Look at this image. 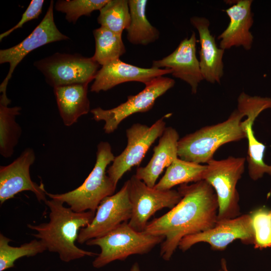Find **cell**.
Returning <instances> with one entry per match:
<instances>
[{
    "mask_svg": "<svg viewBox=\"0 0 271 271\" xmlns=\"http://www.w3.org/2000/svg\"><path fill=\"white\" fill-rule=\"evenodd\" d=\"M180 202L167 213L148 222L145 233L164 237L160 255L171 258L184 237L210 229L216 225L218 202L213 187L206 181L179 186Z\"/></svg>",
    "mask_w": 271,
    "mask_h": 271,
    "instance_id": "obj_1",
    "label": "cell"
},
{
    "mask_svg": "<svg viewBox=\"0 0 271 271\" xmlns=\"http://www.w3.org/2000/svg\"><path fill=\"white\" fill-rule=\"evenodd\" d=\"M44 202L50 210L49 222L38 225L28 224L27 227L36 231L33 235L42 241L48 251L57 253L65 262L98 254L81 249L75 244L80 230L91 222L95 212H75L55 199Z\"/></svg>",
    "mask_w": 271,
    "mask_h": 271,
    "instance_id": "obj_2",
    "label": "cell"
},
{
    "mask_svg": "<svg viewBox=\"0 0 271 271\" xmlns=\"http://www.w3.org/2000/svg\"><path fill=\"white\" fill-rule=\"evenodd\" d=\"M244 116L236 109L225 121L203 127L180 139L178 158L196 164H207L221 146L246 138L242 125Z\"/></svg>",
    "mask_w": 271,
    "mask_h": 271,
    "instance_id": "obj_3",
    "label": "cell"
},
{
    "mask_svg": "<svg viewBox=\"0 0 271 271\" xmlns=\"http://www.w3.org/2000/svg\"><path fill=\"white\" fill-rule=\"evenodd\" d=\"M115 157L110 145L101 142L97 146L96 160L92 171L77 188L62 194L46 192L50 199L68 204L75 212H96L103 199L114 194L116 186L107 174V167Z\"/></svg>",
    "mask_w": 271,
    "mask_h": 271,
    "instance_id": "obj_4",
    "label": "cell"
},
{
    "mask_svg": "<svg viewBox=\"0 0 271 271\" xmlns=\"http://www.w3.org/2000/svg\"><path fill=\"white\" fill-rule=\"evenodd\" d=\"M164 239L161 236L138 232L125 222L104 236L89 240L85 244L100 248V252L92 262L94 267L100 268L115 260H124L131 255L147 254Z\"/></svg>",
    "mask_w": 271,
    "mask_h": 271,
    "instance_id": "obj_5",
    "label": "cell"
},
{
    "mask_svg": "<svg viewBox=\"0 0 271 271\" xmlns=\"http://www.w3.org/2000/svg\"><path fill=\"white\" fill-rule=\"evenodd\" d=\"M246 159L229 156L207 163L203 180L214 189L218 199L217 221L231 219L241 215L236 185L243 174Z\"/></svg>",
    "mask_w": 271,
    "mask_h": 271,
    "instance_id": "obj_6",
    "label": "cell"
},
{
    "mask_svg": "<svg viewBox=\"0 0 271 271\" xmlns=\"http://www.w3.org/2000/svg\"><path fill=\"white\" fill-rule=\"evenodd\" d=\"M34 65L53 88L89 84L94 80L100 66L92 57L60 53L35 61Z\"/></svg>",
    "mask_w": 271,
    "mask_h": 271,
    "instance_id": "obj_7",
    "label": "cell"
},
{
    "mask_svg": "<svg viewBox=\"0 0 271 271\" xmlns=\"http://www.w3.org/2000/svg\"><path fill=\"white\" fill-rule=\"evenodd\" d=\"M175 84L173 79L160 76L145 84V88L134 95H129L127 100L116 107L104 109L98 107L90 110L93 118L104 121L103 129L105 133L115 131L122 121L129 116L138 112L150 110L156 100L172 88Z\"/></svg>",
    "mask_w": 271,
    "mask_h": 271,
    "instance_id": "obj_8",
    "label": "cell"
},
{
    "mask_svg": "<svg viewBox=\"0 0 271 271\" xmlns=\"http://www.w3.org/2000/svg\"><path fill=\"white\" fill-rule=\"evenodd\" d=\"M166 127L162 117L151 126L136 123L126 129V147L120 154L115 157L106 171L116 186L126 172L140 164L150 147L162 136Z\"/></svg>",
    "mask_w": 271,
    "mask_h": 271,
    "instance_id": "obj_9",
    "label": "cell"
},
{
    "mask_svg": "<svg viewBox=\"0 0 271 271\" xmlns=\"http://www.w3.org/2000/svg\"><path fill=\"white\" fill-rule=\"evenodd\" d=\"M129 196L132 214L129 225L138 232H144L148 220L158 211L165 208L171 209L181 200L175 190H160L148 186L135 175L130 179Z\"/></svg>",
    "mask_w": 271,
    "mask_h": 271,
    "instance_id": "obj_10",
    "label": "cell"
},
{
    "mask_svg": "<svg viewBox=\"0 0 271 271\" xmlns=\"http://www.w3.org/2000/svg\"><path fill=\"white\" fill-rule=\"evenodd\" d=\"M129 182L126 181L117 193L105 197L98 205L91 222L79 231L80 244L100 237L131 218L132 205L129 196Z\"/></svg>",
    "mask_w": 271,
    "mask_h": 271,
    "instance_id": "obj_11",
    "label": "cell"
},
{
    "mask_svg": "<svg viewBox=\"0 0 271 271\" xmlns=\"http://www.w3.org/2000/svg\"><path fill=\"white\" fill-rule=\"evenodd\" d=\"M54 2L51 1L43 20L32 32L21 42L11 48L0 50V63H9L10 69L0 85V98L6 99L7 87L17 66L31 51L49 43L69 38L61 33L54 20Z\"/></svg>",
    "mask_w": 271,
    "mask_h": 271,
    "instance_id": "obj_12",
    "label": "cell"
},
{
    "mask_svg": "<svg viewBox=\"0 0 271 271\" xmlns=\"http://www.w3.org/2000/svg\"><path fill=\"white\" fill-rule=\"evenodd\" d=\"M237 109L243 113L246 118L242 125L247 140L248 150L246 160L248 174L253 180H257L264 174L271 176V165L264 160L265 146L255 137L253 130L254 121L263 110L271 108V98L250 96L242 92L237 99Z\"/></svg>",
    "mask_w": 271,
    "mask_h": 271,
    "instance_id": "obj_13",
    "label": "cell"
},
{
    "mask_svg": "<svg viewBox=\"0 0 271 271\" xmlns=\"http://www.w3.org/2000/svg\"><path fill=\"white\" fill-rule=\"evenodd\" d=\"M240 240L245 244H253L254 234L249 214L217 221L213 228L184 237L178 248L185 251L199 242H206L215 250H223L231 242Z\"/></svg>",
    "mask_w": 271,
    "mask_h": 271,
    "instance_id": "obj_14",
    "label": "cell"
},
{
    "mask_svg": "<svg viewBox=\"0 0 271 271\" xmlns=\"http://www.w3.org/2000/svg\"><path fill=\"white\" fill-rule=\"evenodd\" d=\"M35 159L34 151L28 148L11 164L0 167L1 205L25 191L33 192L39 202L47 200L43 184L38 185L31 178L30 169Z\"/></svg>",
    "mask_w": 271,
    "mask_h": 271,
    "instance_id": "obj_15",
    "label": "cell"
},
{
    "mask_svg": "<svg viewBox=\"0 0 271 271\" xmlns=\"http://www.w3.org/2000/svg\"><path fill=\"white\" fill-rule=\"evenodd\" d=\"M198 40L193 32L189 38L181 41L175 50L161 59L153 61L154 68L170 69L172 75L187 83L193 94H196L199 83L204 80L196 56V44Z\"/></svg>",
    "mask_w": 271,
    "mask_h": 271,
    "instance_id": "obj_16",
    "label": "cell"
},
{
    "mask_svg": "<svg viewBox=\"0 0 271 271\" xmlns=\"http://www.w3.org/2000/svg\"><path fill=\"white\" fill-rule=\"evenodd\" d=\"M168 74H172L170 69L141 68L118 59L101 66L95 75L90 90L96 93L105 91L130 81L146 84L156 77Z\"/></svg>",
    "mask_w": 271,
    "mask_h": 271,
    "instance_id": "obj_17",
    "label": "cell"
},
{
    "mask_svg": "<svg viewBox=\"0 0 271 271\" xmlns=\"http://www.w3.org/2000/svg\"><path fill=\"white\" fill-rule=\"evenodd\" d=\"M252 3V0H239L225 10L230 22L218 37L220 40V48L225 50L242 46L246 50L251 49L253 41V36L250 32L253 23Z\"/></svg>",
    "mask_w": 271,
    "mask_h": 271,
    "instance_id": "obj_18",
    "label": "cell"
},
{
    "mask_svg": "<svg viewBox=\"0 0 271 271\" xmlns=\"http://www.w3.org/2000/svg\"><path fill=\"white\" fill-rule=\"evenodd\" d=\"M190 22L198 31L201 46L199 64L203 79L211 83H220L223 75V56L225 50L218 48L209 30V21L205 17L195 16Z\"/></svg>",
    "mask_w": 271,
    "mask_h": 271,
    "instance_id": "obj_19",
    "label": "cell"
},
{
    "mask_svg": "<svg viewBox=\"0 0 271 271\" xmlns=\"http://www.w3.org/2000/svg\"><path fill=\"white\" fill-rule=\"evenodd\" d=\"M179 135L171 126L166 127L160 137L158 144L148 164L137 169L136 176L148 186L153 188L165 168L169 167L178 156Z\"/></svg>",
    "mask_w": 271,
    "mask_h": 271,
    "instance_id": "obj_20",
    "label": "cell"
},
{
    "mask_svg": "<svg viewBox=\"0 0 271 271\" xmlns=\"http://www.w3.org/2000/svg\"><path fill=\"white\" fill-rule=\"evenodd\" d=\"M88 84H76L54 88L60 115L64 124L70 126L90 111Z\"/></svg>",
    "mask_w": 271,
    "mask_h": 271,
    "instance_id": "obj_21",
    "label": "cell"
},
{
    "mask_svg": "<svg viewBox=\"0 0 271 271\" xmlns=\"http://www.w3.org/2000/svg\"><path fill=\"white\" fill-rule=\"evenodd\" d=\"M130 22L126 30L127 39L133 45L146 46L155 42L160 36L159 30L148 20L147 0H128Z\"/></svg>",
    "mask_w": 271,
    "mask_h": 271,
    "instance_id": "obj_22",
    "label": "cell"
},
{
    "mask_svg": "<svg viewBox=\"0 0 271 271\" xmlns=\"http://www.w3.org/2000/svg\"><path fill=\"white\" fill-rule=\"evenodd\" d=\"M207 165H201L176 159L167 168L165 174L154 188L168 190L178 185L195 183L203 180Z\"/></svg>",
    "mask_w": 271,
    "mask_h": 271,
    "instance_id": "obj_23",
    "label": "cell"
},
{
    "mask_svg": "<svg viewBox=\"0 0 271 271\" xmlns=\"http://www.w3.org/2000/svg\"><path fill=\"white\" fill-rule=\"evenodd\" d=\"M8 105L0 103V153L6 158L13 155L22 132L16 121V116L20 114L21 107H8Z\"/></svg>",
    "mask_w": 271,
    "mask_h": 271,
    "instance_id": "obj_24",
    "label": "cell"
},
{
    "mask_svg": "<svg viewBox=\"0 0 271 271\" xmlns=\"http://www.w3.org/2000/svg\"><path fill=\"white\" fill-rule=\"evenodd\" d=\"M95 50L93 59L101 66L119 59L125 52L121 35L101 27L94 29Z\"/></svg>",
    "mask_w": 271,
    "mask_h": 271,
    "instance_id": "obj_25",
    "label": "cell"
},
{
    "mask_svg": "<svg viewBox=\"0 0 271 271\" xmlns=\"http://www.w3.org/2000/svg\"><path fill=\"white\" fill-rule=\"evenodd\" d=\"M12 240L0 233V271H5L15 266V262L23 257H32L47 250L39 239H35L20 246L9 245Z\"/></svg>",
    "mask_w": 271,
    "mask_h": 271,
    "instance_id": "obj_26",
    "label": "cell"
},
{
    "mask_svg": "<svg viewBox=\"0 0 271 271\" xmlns=\"http://www.w3.org/2000/svg\"><path fill=\"white\" fill-rule=\"evenodd\" d=\"M98 23L113 32L122 35L129 27L130 15L127 0H109L99 11Z\"/></svg>",
    "mask_w": 271,
    "mask_h": 271,
    "instance_id": "obj_27",
    "label": "cell"
},
{
    "mask_svg": "<svg viewBox=\"0 0 271 271\" xmlns=\"http://www.w3.org/2000/svg\"><path fill=\"white\" fill-rule=\"evenodd\" d=\"M109 0H59L54 5L55 10L65 14L69 23L75 24L82 16H89L94 11H100Z\"/></svg>",
    "mask_w": 271,
    "mask_h": 271,
    "instance_id": "obj_28",
    "label": "cell"
},
{
    "mask_svg": "<svg viewBox=\"0 0 271 271\" xmlns=\"http://www.w3.org/2000/svg\"><path fill=\"white\" fill-rule=\"evenodd\" d=\"M254 234V246L262 249L271 247V209L259 208L250 213Z\"/></svg>",
    "mask_w": 271,
    "mask_h": 271,
    "instance_id": "obj_29",
    "label": "cell"
},
{
    "mask_svg": "<svg viewBox=\"0 0 271 271\" xmlns=\"http://www.w3.org/2000/svg\"><path fill=\"white\" fill-rule=\"evenodd\" d=\"M44 3L43 0H32L23 14L20 21L15 26L0 35V41H1L15 30L22 28L24 24L28 21L37 19L42 13Z\"/></svg>",
    "mask_w": 271,
    "mask_h": 271,
    "instance_id": "obj_30",
    "label": "cell"
},
{
    "mask_svg": "<svg viewBox=\"0 0 271 271\" xmlns=\"http://www.w3.org/2000/svg\"><path fill=\"white\" fill-rule=\"evenodd\" d=\"M129 271H141L139 263L138 262L134 263L131 265Z\"/></svg>",
    "mask_w": 271,
    "mask_h": 271,
    "instance_id": "obj_31",
    "label": "cell"
},
{
    "mask_svg": "<svg viewBox=\"0 0 271 271\" xmlns=\"http://www.w3.org/2000/svg\"><path fill=\"white\" fill-rule=\"evenodd\" d=\"M221 268L225 270V271H229L227 269L226 265V262L225 259H222L221 261Z\"/></svg>",
    "mask_w": 271,
    "mask_h": 271,
    "instance_id": "obj_32",
    "label": "cell"
},
{
    "mask_svg": "<svg viewBox=\"0 0 271 271\" xmlns=\"http://www.w3.org/2000/svg\"><path fill=\"white\" fill-rule=\"evenodd\" d=\"M218 271H225V270L223 268H221V269H219Z\"/></svg>",
    "mask_w": 271,
    "mask_h": 271,
    "instance_id": "obj_33",
    "label": "cell"
}]
</instances>
